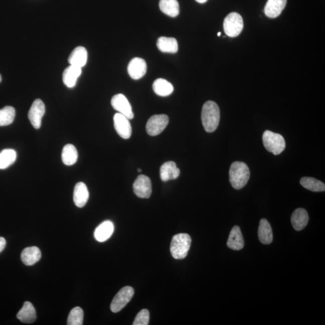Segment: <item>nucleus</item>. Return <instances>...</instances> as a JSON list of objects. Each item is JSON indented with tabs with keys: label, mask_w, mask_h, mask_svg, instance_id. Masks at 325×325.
<instances>
[{
	"label": "nucleus",
	"mask_w": 325,
	"mask_h": 325,
	"mask_svg": "<svg viewBox=\"0 0 325 325\" xmlns=\"http://www.w3.org/2000/svg\"><path fill=\"white\" fill-rule=\"evenodd\" d=\"M192 243L190 236L181 233L173 237L171 244V253L175 259L181 260L186 258Z\"/></svg>",
	"instance_id": "7ed1b4c3"
},
{
	"label": "nucleus",
	"mask_w": 325,
	"mask_h": 325,
	"mask_svg": "<svg viewBox=\"0 0 325 325\" xmlns=\"http://www.w3.org/2000/svg\"><path fill=\"white\" fill-rule=\"evenodd\" d=\"M81 74V68L70 65L63 73V81L66 86L72 88L75 86L77 79Z\"/></svg>",
	"instance_id": "4be33fe9"
},
{
	"label": "nucleus",
	"mask_w": 325,
	"mask_h": 325,
	"mask_svg": "<svg viewBox=\"0 0 325 325\" xmlns=\"http://www.w3.org/2000/svg\"><path fill=\"white\" fill-rule=\"evenodd\" d=\"M300 183L305 189L314 192H324L325 184L320 180L312 177H302Z\"/></svg>",
	"instance_id": "cd10ccee"
},
{
	"label": "nucleus",
	"mask_w": 325,
	"mask_h": 325,
	"mask_svg": "<svg viewBox=\"0 0 325 325\" xmlns=\"http://www.w3.org/2000/svg\"><path fill=\"white\" fill-rule=\"evenodd\" d=\"M134 192L141 198H149L152 193V184L150 178L147 176L141 175L133 184Z\"/></svg>",
	"instance_id": "9d476101"
},
{
	"label": "nucleus",
	"mask_w": 325,
	"mask_h": 325,
	"mask_svg": "<svg viewBox=\"0 0 325 325\" xmlns=\"http://www.w3.org/2000/svg\"><path fill=\"white\" fill-rule=\"evenodd\" d=\"M138 172H141V169H138Z\"/></svg>",
	"instance_id": "e433bc0d"
},
{
	"label": "nucleus",
	"mask_w": 325,
	"mask_h": 325,
	"mask_svg": "<svg viewBox=\"0 0 325 325\" xmlns=\"http://www.w3.org/2000/svg\"><path fill=\"white\" fill-rule=\"evenodd\" d=\"M114 121L115 129L118 135L124 139L130 138L132 128L129 119L122 114L118 113L115 115Z\"/></svg>",
	"instance_id": "9b49d317"
},
{
	"label": "nucleus",
	"mask_w": 325,
	"mask_h": 325,
	"mask_svg": "<svg viewBox=\"0 0 325 325\" xmlns=\"http://www.w3.org/2000/svg\"><path fill=\"white\" fill-rule=\"evenodd\" d=\"M15 114V109L11 106H6L0 110V127L10 125L14 122Z\"/></svg>",
	"instance_id": "c756f323"
},
{
	"label": "nucleus",
	"mask_w": 325,
	"mask_h": 325,
	"mask_svg": "<svg viewBox=\"0 0 325 325\" xmlns=\"http://www.w3.org/2000/svg\"><path fill=\"white\" fill-rule=\"evenodd\" d=\"M42 254L38 247H32L24 249L21 253V260L26 266H33L41 259Z\"/></svg>",
	"instance_id": "aec40b11"
},
{
	"label": "nucleus",
	"mask_w": 325,
	"mask_h": 325,
	"mask_svg": "<svg viewBox=\"0 0 325 325\" xmlns=\"http://www.w3.org/2000/svg\"><path fill=\"white\" fill-rule=\"evenodd\" d=\"M230 182L236 190L244 188L250 177V171L247 164L241 162L232 163L230 169Z\"/></svg>",
	"instance_id": "f03ea898"
},
{
	"label": "nucleus",
	"mask_w": 325,
	"mask_h": 325,
	"mask_svg": "<svg viewBox=\"0 0 325 325\" xmlns=\"http://www.w3.org/2000/svg\"><path fill=\"white\" fill-rule=\"evenodd\" d=\"M309 221V216L306 209L297 208L293 212L291 217V223L294 230L301 231L304 229Z\"/></svg>",
	"instance_id": "f3484780"
},
{
	"label": "nucleus",
	"mask_w": 325,
	"mask_h": 325,
	"mask_svg": "<svg viewBox=\"0 0 325 325\" xmlns=\"http://www.w3.org/2000/svg\"><path fill=\"white\" fill-rule=\"evenodd\" d=\"M2 80V78L1 75H0V82H1Z\"/></svg>",
	"instance_id": "c9c22d12"
},
{
	"label": "nucleus",
	"mask_w": 325,
	"mask_h": 325,
	"mask_svg": "<svg viewBox=\"0 0 325 325\" xmlns=\"http://www.w3.org/2000/svg\"><path fill=\"white\" fill-rule=\"evenodd\" d=\"M17 152L12 149H6L0 153V169H5L13 165L17 160Z\"/></svg>",
	"instance_id": "c85d7f7f"
},
{
	"label": "nucleus",
	"mask_w": 325,
	"mask_h": 325,
	"mask_svg": "<svg viewBox=\"0 0 325 325\" xmlns=\"http://www.w3.org/2000/svg\"><path fill=\"white\" fill-rule=\"evenodd\" d=\"M17 317L21 322L32 323L36 319V312L34 306L30 302H25L22 308L18 312Z\"/></svg>",
	"instance_id": "412c9836"
},
{
	"label": "nucleus",
	"mask_w": 325,
	"mask_h": 325,
	"mask_svg": "<svg viewBox=\"0 0 325 325\" xmlns=\"http://www.w3.org/2000/svg\"><path fill=\"white\" fill-rule=\"evenodd\" d=\"M159 7L163 13L171 17H177L180 14V6L177 0H160Z\"/></svg>",
	"instance_id": "a878e982"
},
{
	"label": "nucleus",
	"mask_w": 325,
	"mask_h": 325,
	"mask_svg": "<svg viewBox=\"0 0 325 325\" xmlns=\"http://www.w3.org/2000/svg\"><path fill=\"white\" fill-rule=\"evenodd\" d=\"M114 230V225L112 222L110 221L103 222L95 229L94 237L97 241L104 242L111 238Z\"/></svg>",
	"instance_id": "ddd939ff"
},
{
	"label": "nucleus",
	"mask_w": 325,
	"mask_h": 325,
	"mask_svg": "<svg viewBox=\"0 0 325 325\" xmlns=\"http://www.w3.org/2000/svg\"><path fill=\"white\" fill-rule=\"evenodd\" d=\"M6 241L5 238H2V237H0V253H2V252L4 250V249L6 247Z\"/></svg>",
	"instance_id": "473e14b6"
},
{
	"label": "nucleus",
	"mask_w": 325,
	"mask_h": 325,
	"mask_svg": "<svg viewBox=\"0 0 325 325\" xmlns=\"http://www.w3.org/2000/svg\"><path fill=\"white\" fill-rule=\"evenodd\" d=\"M221 35V32H219V33H218V36H220Z\"/></svg>",
	"instance_id": "f704fd0d"
},
{
	"label": "nucleus",
	"mask_w": 325,
	"mask_h": 325,
	"mask_svg": "<svg viewBox=\"0 0 325 325\" xmlns=\"http://www.w3.org/2000/svg\"><path fill=\"white\" fill-rule=\"evenodd\" d=\"M84 312L80 307H75L70 311L67 320L68 325H81L83 323Z\"/></svg>",
	"instance_id": "7c9ffc66"
},
{
	"label": "nucleus",
	"mask_w": 325,
	"mask_h": 325,
	"mask_svg": "<svg viewBox=\"0 0 325 325\" xmlns=\"http://www.w3.org/2000/svg\"><path fill=\"white\" fill-rule=\"evenodd\" d=\"M259 238L260 242L264 245L270 244L273 241L272 228L266 219H262L260 222Z\"/></svg>",
	"instance_id": "393cba45"
},
{
	"label": "nucleus",
	"mask_w": 325,
	"mask_h": 325,
	"mask_svg": "<svg viewBox=\"0 0 325 325\" xmlns=\"http://www.w3.org/2000/svg\"><path fill=\"white\" fill-rule=\"evenodd\" d=\"M135 294L133 288L130 286L123 287L115 296L111 303V311L115 313L120 312L127 305Z\"/></svg>",
	"instance_id": "423d86ee"
},
{
	"label": "nucleus",
	"mask_w": 325,
	"mask_h": 325,
	"mask_svg": "<svg viewBox=\"0 0 325 325\" xmlns=\"http://www.w3.org/2000/svg\"><path fill=\"white\" fill-rule=\"evenodd\" d=\"M87 61V51L83 47L75 48L69 57V64L83 68Z\"/></svg>",
	"instance_id": "6ab92c4d"
},
{
	"label": "nucleus",
	"mask_w": 325,
	"mask_h": 325,
	"mask_svg": "<svg viewBox=\"0 0 325 325\" xmlns=\"http://www.w3.org/2000/svg\"><path fill=\"white\" fill-rule=\"evenodd\" d=\"M169 118L166 115H156L148 120L146 129L149 135L155 136L160 135L168 125Z\"/></svg>",
	"instance_id": "0eeeda50"
},
{
	"label": "nucleus",
	"mask_w": 325,
	"mask_h": 325,
	"mask_svg": "<svg viewBox=\"0 0 325 325\" xmlns=\"http://www.w3.org/2000/svg\"><path fill=\"white\" fill-rule=\"evenodd\" d=\"M220 109L214 101H206L203 104L201 112V120L203 128L206 132H214L220 122Z\"/></svg>",
	"instance_id": "f257e3e1"
},
{
	"label": "nucleus",
	"mask_w": 325,
	"mask_h": 325,
	"mask_svg": "<svg viewBox=\"0 0 325 325\" xmlns=\"http://www.w3.org/2000/svg\"><path fill=\"white\" fill-rule=\"evenodd\" d=\"M195 1L199 3H205L208 1V0H195Z\"/></svg>",
	"instance_id": "72a5a7b5"
},
{
	"label": "nucleus",
	"mask_w": 325,
	"mask_h": 325,
	"mask_svg": "<svg viewBox=\"0 0 325 325\" xmlns=\"http://www.w3.org/2000/svg\"><path fill=\"white\" fill-rule=\"evenodd\" d=\"M287 5V0H267L264 14L270 18H277Z\"/></svg>",
	"instance_id": "2eb2a0df"
},
{
	"label": "nucleus",
	"mask_w": 325,
	"mask_h": 325,
	"mask_svg": "<svg viewBox=\"0 0 325 325\" xmlns=\"http://www.w3.org/2000/svg\"><path fill=\"white\" fill-rule=\"evenodd\" d=\"M157 46L160 51L165 53L174 54L178 50V42L174 38L162 36L158 39Z\"/></svg>",
	"instance_id": "5701e85b"
},
{
	"label": "nucleus",
	"mask_w": 325,
	"mask_h": 325,
	"mask_svg": "<svg viewBox=\"0 0 325 325\" xmlns=\"http://www.w3.org/2000/svg\"><path fill=\"white\" fill-rule=\"evenodd\" d=\"M180 174V171L174 162H168L161 166L160 175L163 181L175 180Z\"/></svg>",
	"instance_id": "a211bd4d"
},
{
	"label": "nucleus",
	"mask_w": 325,
	"mask_h": 325,
	"mask_svg": "<svg viewBox=\"0 0 325 325\" xmlns=\"http://www.w3.org/2000/svg\"><path fill=\"white\" fill-rule=\"evenodd\" d=\"M244 29V20L241 15L232 12L227 15L224 21V29L226 34L231 38H235L241 34Z\"/></svg>",
	"instance_id": "39448f33"
},
{
	"label": "nucleus",
	"mask_w": 325,
	"mask_h": 325,
	"mask_svg": "<svg viewBox=\"0 0 325 325\" xmlns=\"http://www.w3.org/2000/svg\"><path fill=\"white\" fill-rule=\"evenodd\" d=\"M45 113V106L42 100L37 99L33 102L29 112L28 117L30 123L36 129H40L42 120Z\"/></svg>",
	"instance_id": "1a4fd4ad"
},
{
	"label": "nucleus",
	"mask_w": 325,
	"mask_h": 325,
	"mask_svg": "<svg viewBox=\"0 0 325 325\" xmlns=\"http://www.w3.org/2000/svg\"><path fill=\"white\" fill-rule=\"evenodd\" d=\"M111 104L115 110L126 117L128 119L132 120L135 117L132 105L123 94L119 93L114 96L111 100Z\"/></svg>",
	"instance_id": "6e6552de"
},
{
	"label": "nucleus",
	"mask_w": 325,
	"mask_h": 325,
	"mask_svg": "<svg viewBox=\"0 0 325 325\" xmlns=\"http://www.w3.org/2000/svg\"><path fill=\"white\" fill-rule=\"evenodd\" d=\"M150 321V312L148 309H143L136 315L133 325H148Z\"/></svg>",
	"instance_id": "2f4dec72"
},
{
	"label": "nucleus",
	"mask_w": 325,
	"mask_h": 325,
	"mask_svg": "<svg viewBox=\"0 0 325 325\" xmlns=\"http://www.w3.org/2000/svg\"><path fill=\"white\" fill-rule=\"evenodd\" d=\"M153 89L154 92L160 96H169L174 92L173 85L163 78H158L155 80L153 84Z\"/></svg>",
	"instance_id": "b1692460"
},
{
	"label": "nucleus",
	"mask_w": 325,
	"mask_h": 325,
	"mask_svg": "<svg viewBox=\"0 0 325 325\" xmlns=\"http://www.w3.org/2000/svg\"><path fill=\"white\" fill-rule=\"evenodd\" d=\"M245 242L241 229L239 226H235L231 231L229 239H228V247L235 251H240L244 248Z\"/></svg>",
	"instance_id": "dca6fc26"
},
{
	"label": "nucleus",
	"mask_w": 325,
	"mask_h": 325,
	"mask_svg": "<svg viewBox=\"0 0 325 325\" xmlns=\"http://www.w3.org/2000/svg\"><path fill=\"white\" fill-rule=\"evenodd\" d=\"M127 70L131 78L134 80H139L147 73V63L145 60L136 57L131 60Z\"/></svg>",
	"instance_id": "f8f14e48"
},
{
	"label": "nucleus",
	"mask_w": 325,
	"mask_h": 325,
	"mask_svg": "<svg viewBox=\"0 0 325 325\" xmlns=\"http://www.w3.org/2000/svg\"><path fill=\"white\" fill-rule=\"evenodd\" d=\"M263 142L267 151L274 155L280 154L285 148V141L283 136L271 131L266 130L264 132Z\"/></svg>",
	"instance_id": "20e7f679"
},
{
	"label": "nucleus",
	"mask_w": 325,
	"mask_h": 325,
	"mask_svg": "<svg viewBox=\"0 0 325 325\" xmlns=\"http://www.w3.org/2000/svg\"><path fill=\"white\" fill-rule=\"evenodd\" d=\"M63 163L67 166H72L77 162L78 153L76 148L72 144L65 146L62 154Z\"/></svg>",
	"instance_id": "bb28decb"
},
{
	"label": "nucleus",
	"mask_w": 325,
	"mask_h": 325,
	"mask_svg": "<svg viewBox=\"0 0 325 325\" xmlns=\"http://www.w3.org/2000/svg\"><path fill=\"white\" fill-rule=\"evenodd\" d=\"M89 197V193L86 185L83 182H79L75 185L73 196L75 205L79 208L83 207L86 204Z\"/></svg>",
	"instance_id": "4468645a"
}]
</instances>
